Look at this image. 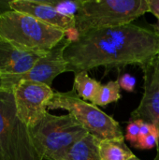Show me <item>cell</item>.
Wrapping results in <instances>:
<instances>
[{"mask_svg":"<svg viewBox=\"0 0 159 160\" xmlns=\"http://www.w3.org/2000/svg\"><path fill=\"white\" fill-rule=\"evenodd\" d=\"M159 54V37L152 30L129 23L79 35L64 52L67 72L103 67L107 71L128 65L142 68Z\"/></svg>","mask_w":159,"mask_h":160,"instance_id":"6da1fadb","label":"cell"},{"mask_svg":"<svg viewBox=\"0 0 159 160\" xmlns=\"http://www.w3.org/2000/svg\"><path fill=\"white\" fill-rule=\"evenodd\" d=\"M0 37L22 50L47 53L66 38V32L28 14L10 10L0 15Z\"/></svg>","mask_w":159,"mask_h":160,"instance_id":"7a4b0ae2","label":"cell"},{"mask_svg":"<svg viewBox=\"0 0 159 160\" xmlns=\"http://www.w3.org/2000/svg\"><path fill=\"white\" fill-rule=\"evenodd\" d=\"M0 160H43L17 114L13 85L0 82Z\"/></svg>","mask_w":159,"mask_h":160,"instance_id":"3957f363","label":"cell"},{"mask_svg":"<svg viewBox=\"0 0 159 160\" xmlns=\"http://www.w3.org/2000/svg\"><path fill=\"white\" fill-rule=\"evenodd\" d=\"M149 12L148 0H82L75 17L78 35L126 25Z\"/></svg>","mask_w":159,"mask_h":160,"instance_id":"277c9868","label":"cell"},{"mask_svg":"<svg viewBox=\"0 0 159 160\" xmlns=\"http://www.w3.org/2000/svg\"><path fill=\"white\" fill-rule=\"evenodd\" d=\"M28 128L34 147L43 160H53L89 134L69 113L53 115L47 112L37 125Z\"/></svg>","mask_w":159,"mask_h":160,"instance_id":"5b68a950","label":"cell"},{"mask_svg":"<svg viewBox=\"0 0 159 160\" xmlns=\"http://www.w3.org/2000/svg\"><path fill=\"white\" fill-rule=\"evenodd\" d=\"M49 110H65L98 140H124L120 125L112 116L94 104L82 99L74 89L68 92L54 91L48 104Z\"/></svg>","mask_w":159,"mask_h":160,"instance_id":"8992f818","label":"cell"},{"mask_svg":"<svg viewBox=\"0 0 159 160\" xmlns=\"http://www.w3.org/2000/svg\"><path fill=\"white\" fill-rule=\"evenodd\" d=\"M54 91L43 83L21 81L13 85V95L20 120L28 128L37 125L48 112Z\"/></svg>","mask_w":159,"mask_h":160,"instance_id":"52a82bcc","label":"cell"},{"mask_svg":"<svg viewBox=\"0 0 159 160\" xmlns=\"http://www.w3.org/2000/svg\"><path fill=\"white\" fill-rule=\"evenodd\" d=\"M70 42L71 40L66 37L42 56L30 71L20 76H0V82L5 84L14 85L21 81H30L52 87L53 80L58 75L67 72V64L65 60L64 52Z\"/></svg>","mask_w":159,"mask_h":160,"instance_id":"ba28073f","label":"cell"},{"mask_svg":"<svg viewBox=\"0 0 159 160\" xmlns=\"http://www.w3.org/2000/svg\"><path fill=\"white\" fill-rule=\"evenodd\" d=\"M45 54L22 50L0 37V76L23 75Z\"/></svg>","mask_w":159,"mask_h":160,"instance_id":"9c48e42d","label":"cell"},{"mask_svg":"<svg viewBox=\"0 0 159 160\" xmlns=\"http://www.w3.org/2000/svg\"><path fill=\"white\" fill-rule=\"evenodd\" d=\"M12 10L28 14L47 24L66 32V35L77 32L75 20L58 13L45 0H11Z\"/></svg>","mask_w":159,"mask_h":160,"instance_id":"30bf717a","label":"cell"},{"mask_svg":"<svg viewBox=\"0 0 159 160\" xmlns=\"http://www.w3.org/2000/svg\"><path fill=\"white\" fill-rule=\"evenodd\" d=\"M143 71L144 86L142 100L131 113L130 120H142L154 125L159 131V85L154 80L150 64L142 68ZM157 155L155 160H159V141Z\"/></svg>","mask_w":159,"mask_h":160,"instance_id":"8fae6325","label":"cell"},{"mask_svg":"<svg viewBox=\"0 0 159 160\" xmlns=\"http://www.w3.org/2000/svg\"><path fill=\"white\" fill-rule=\"evenodd\" d=\"M99 142L100 140L89 133L72 146L57 155L53 160H101Z\"/></svg>","mask_w":159,"mask_h":160,"instance_id":"7c38bea8","label":"cell"},{"mask_svg":"<svg viewBox=\"0 0 159 160\" xmlns=\"http://www.w3.org/2000/svg\"><path fill=\"white\" fill-rule=\"evenodd\" d=\"M101 85L102 84L99 82L91 78L87 71H81L75 73L72 89L76 91L77 95L82 99L92 103L95 100Z\"/></svg>","mask_w":159,"mask_h":160,"instance_id":"4fadbf2b","label":"cell"},{"mask_svg":"<svg viewBox=\"0 0 159 160\" xmlns=\"http://www.w3.org/2000/svg\"><path fill=\"white\" fill-rule=\"evenodd\" d=\"M101 160H128L134 154L124 140H102L99 142Z\"/></svg>","mask_w":159,"mask_h":160,"instance_id":"5bb4252c","label":"cell"},{"mask_svg":"<svg viewBox=\"0 0 159 160\" xmlns=\"http://www.w3.org/2000/svg\"><path fill=\"white\" fill-rule=\"evenodd\" d=\"M120 84L118 80L116 81H111L106 84H102L95 100L92 102L95 106H107L112 102H117L121 98L120 94Z\"/></svg>","mask_w":159,"mask_h":160,"instance_id":"9a60e30c","label":"cell"},{"mask_svg":"<svg viewBox=\"0 0 159 160\" xmlns=\"http://www.w3.org/2000/svg\"><path fill=\"white\" fill-rule=\"evenodd\" d=\"M50 6H52L58 13L61 15L74 19L76 15L78 14L82 0H67V1H61V0H45Z\"/></svg>","mask_w":159,"mask_h":160,"instance_id":"2e32d148","label":"cell"},{"mask_svg":"<svg viewBox=\"0 0 159 160\" xmlns=\"http://www.w3.org/2000/svg\"><path fill=\"white\" fill-rule=\"evenodd\" d=\"M142 123V120H130V122L128 123L127 129H126L125 138L127 141H129L131 142V144L134 146L137 144V142L139 141L140 129H141Z\"/></svg>","mask_w":159,"mask_h":160,"instance_id":"e0dca14e","label":"cell"},{"mask_svg":"<svg viewBox=\"0 0 159 160\" xmlns=\"http://www.w3.org/2000/svg\"><path fill=\"white\" fill-rule=\"evenodd\" d=\"M159 141V131L157 128L154 130L151 134L147 135L144 138H142L138 141L137 144L135 145L136 148L142 149V150H149L153 149L154 147H157Z\"/></svg>","mask_w":159,"mask_h":160,"instance_id":"ac0fdd59","label":"cell"},{"mask_svg":"<svg viewBox=\"0 0 159 160\" xmlns=\"http://www.w3.org/2000/svg\"><path fill=\"white\" fill-rule=\"evenodd\" d=\"M120 87L127 92H133L137 83V80L129 73H125L118 78Z\"/></svg>","mask_w":159,"mask_h":160,"instance_id":"d6986e66","label":"cell"},{"mask_svg":"<svg viewBox=\"0 0 159 160\" xmlns=\"http://www.w3.org/2000/svg\"><path fill=\"white\" fill-rule=\"evenodd\" d=\"M148 3L149 12L157 18V22L152 24V27L154 28L153 32L159 37V0H148Z\"/></svg>","mask_w":159,"mask_h":160,"instance_id":"ffe728a7","label":"cell"},{"mask_svg":"<svg viewBox=\"0 0 159 160\" xmlns=\"http://www.w3.org/2000/svg\"><path fill=\"white\" fill-rule=\"evenodd\" d=\"M157 128L152 125V124H149L147 122H143L142 123V126H141V129H140V137H139V140L142 139V138H144L146 137L147 135L151 134L154 130H156Z\"/></svg>","mask_w":159,"mask_h":160,"instance_id":"44dd1931","label":"cell"},{"mask_svg":"<svg viewBox=\"0 0 159 160\" xmlns=\"http://www.w3.org/2000/svg\"><path fill=\"white\" fill-rule=\"evenodd\" d=\"M150 68L154 80L159 85V54L155 57V59L150 63Z\"/></svg>","mask_w":159,"mask_h":160,"instance_id":"7402d4cb","label":"cell"},{"mask_svg":"<svg viewBox=\"0 0 159 160\" xmlns=\"http://www.w3.org/2000/svg\"><path fill=\"white\" fill-rule=\"evenodd\" d=\"M10 1L11 0H9V1L0 0V15L12 10L10 8Z\"/></svg>","mask_w":159,"mask_h":160,"instance_id":"603a6c76","label":"cell"},{"mask_svg":"<svg viewBox=\"0 0 159 160\" xmlns=\"http://www.w3.org/2000/svg\"><path fill=\"white\" fill-rule=\"evenodd\" d=\"M128 160H141V159H140L139 158H137L135 155H133V156H131V157H130V158H129Z\"/></svg>","mask_w":159,"mask_h":160,"instance_id":"cb8c5ba5","label":"cell"}]
</instances>
